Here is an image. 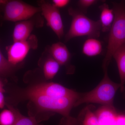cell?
I'll list each match as a JSON object with an SVG mask.
<instances>
[{
  "label": "cell",
  "instance_id": "obj_21",
  "mask_svg": "<svg viewBox=\"0 0 125 125\" xmlns=\"http://www.w3.org/2000/svg\"><path fill=\"white\" fill-rule=\"evenodd\" d=\"M116 125H125V115L118 113L116 119Z\"/></svg>",
  "mask_w": 125,
  "mask_h": 125
},
{
  "label": "cell",
  "instance_id": "obj_6",
  "mask_svg": "<svg viewBox=\"0 0 125 125\" xmlns=\"http://www.w3.org/2000/svg\"><path fill=\"white\" fill-rule=\"evenodd\" d=\"M42 14L46 20L47 25L56 34L59 39L64 34V25L59 10L53 4L45 1L40 2Z\"/></svg>",
  "mask_w": 125,
  "mask_h": 125
},
{
  "label": "cell",
  "instance_id": "obj_7",
  "mask_svg": "<svg viewBox=\"0 0 125 125\" xmlns=\"http://www.w3.org/2000/svg\"><path fill=\"white\" fill-rule=\"evenodd\" d=\"M36 38L33 36L25 41L14 42L7 48L8 61L13 65H15L24 60L29 50L37 46Z\"/></svg>",
  "mask_w": 125,
  "mask_h": 125
},
{
  "label": "cell",
  "instance_id": "obj_13",
  "mask_svg": "<svg viewBox=\"0 0 125 125\" xmlns=\"http://www.w3.org/2000/svg\"><path fill=\"white\" fill-rule=\"evenodd\" d=\"M102 43L96 38H89L83 44L82 52L88 57H94L100 55L102 52Z\"/></svg>",
  "mask_w": 125,
  "mask_h": 125
},
{
  "label": "cell",
  "instance_id": "obj_1",
  "mask_svg": "<svg viewBox=\"0 0 125 125\" xmlns=\"http://www.w3.org/2000/svg\"><path fill=\"white\" fill-rule=\"evenodd\" d=\"M81 94L57 83H42L29 89L25 94L41 111L57 113L65 117L69 116Z\"/></svg>",
  "mask_w": 125,
  "mask_h": 125
},
{
  "label": "cell",
  "instance_id": "obj_19",
  "mask_svg": "<svg viewBox=\"0 0 125 125\" xmlns=\"http://www.w3.org/2000/svg\"><path fill=\"white\" fill-rule=\"evenodd\" d=\"M96 2L95 0H80L78 1V5L81 9L86 10Z\"/></svg>",
  "mask_w": 125,
  "mask_h": 125
},
{
  "label": "cell",
  "instance_id": "obj_11",
  "mask_svg": "<svg viewBox=\"0 0 125 125\" xmlns=\"http://www.w3.org/2000/svg\"><path fill=\"white\" fill-rule=\"evenodd\" d=\"M116 62L120 79V89L123 92L125 83V43L119 47L113 55Z\"/></svg>",
  "mask_w": 125,
  "mask_h": 125
},
{
  "label": "cell",
  "instance_id": "obj_9",
  "mask_svg": "<svg viewBox=\"0 0 125 125\" xmlns=\"http://www.w3.org/2000/svg\"><path fill=\"white\" fill-rule=\"evenodd\" d=\"M34 27L32 21L27 20L16 23L13 33L14 42L27 40Z\"/></svg>",
  "mask_w": 125,
  "mask_h": 125
},
{
  "label": "cell",
  "instance_id": "obj_17",
  "mask_svg": "<svg viewBox=\"0 0 125 125\" xmlns=\"http://www.w3.org/2000/svg\"><path fill=\"white\" fill-rule=\"evenodd\" d=\"M14 66L10 64L3 55L0 49V76H6L13 71Z\"/></svg>",
  "mask_w": 125,
  "mask_h": 125
},
{
  "label": "cell",
  "instance_id": "obj_3",
  "mask_svg": "<svg viewBox=\"0 0 125 125\" xmlns=\"http://www.w3.org/2000/svg\"><path fill=\"white\" fill-rule=\"evenodd\" d=\"M107 68L103 69L104 77L99 84L92 91L81 95L74 107L84 103H95L104 106H114V97L117 90L120 88V85L113 82L109 79Z\"/></svg>",
  "mask_w": 125,
  "mask_h": 125
},
{
  "label": "cell",
  "instance_id": "obj_23",
  "mask_svg": "<svg viewBox=\"0 0 125 125\" xmlns=\"http://www.w3.org/2000/svg\"><path fill=\"white\" fill-rule=\"evenodd\" d=\"M5 92L0 91V109L3 108L5 105L4 93Z\"/></svg>",
  "mask_w": 125,
  "mask_h": 125
},
{
  "label": "cell",
  "instance_id": "obj_2",
  "mask_svg": "<svg viewBox=\"0 0 125 125\" xmlns=\"http://www.w3.org/2000/svg\"><path fill=\"white\" fill-rule=\"evenodd\" d=\"M114 19L109 31L107 50L103 62V67H108L113 55L119 47L125 43V4L113 2Z\"/></svg>",
  "mask_w": 125,
  "mask_h": 125
},
{
  "label": "cell",
  "instance_id": "obj_5",
  "mask_svg": "<svg viewBox=\"0 0 125 125\" xmlns=\"http://www.w3.org/2000/svg\"><path fill=\"white\" fill-rule=\"evenodd\" d=\"M4 19L8 21H23L28 20L41 11L39 7L32 6L18 0L4 1Z\"/></svg>",
  "mask_w": 125,
  "mask_h": 125
},
{
  "label": "cell",
  "instance_id": "obj_4",
  "mask_svg": "<svg viewBox=\"0 0 125 125\" xmlns=\"http://www.w3.org/2000/svg\"><path fill=\"white\" fill-rule=\"evenodd\" d=\"M69 12L72 19L70 29L66 35V42L81 36L96 38L99 37L101 30L99 21L92 20L81 11L71 8L69 9Z\"/></svg>",
  "mask_w": 125,
  "mask_h": 125
},
{
  "label": "cell",
  "instance_id": "obj_14",
  "mask_svg": "<svg viewBox=\"0 0 125 125\" xmlns=\"http://www.w3.org/2000/svg\"><path fill=\"white\" fill-rule=\"evenodd\" d=\"M60 65L52 57L45 61L43 66V72L47 80L52 79L55 76L60 69Z\"/></svg>",
  "mask_w": 125,
  "mask_h": 125
},
{
  "label": "cell",
  "instance_id": "obj_8",
  "mask_svg": "<svg viewBox=\"0 0 125 125\" xmlns=\"http://www.w3.org/2000/svg\"><path fill=\"white\" fill-rule=\"evenodd\" d=\"M114 106H103L96 111V114L100 125H116L118 114Z\"/></svg>",
  "mask_w": 125,
  "mask_h": 125
},
{
  "label": "cell",
  "instance_id": "obj_15",
  "mask_svg": "<svg viewBox=\"0 0 125 125\" xmlns=\"http://www.w3.org/2000/svg\"><path fill=\"white\" fill-rule=\"evenodd\" d=\"M6 105L7 107L12 109L15 113L16 120L14 125H42L39 123L35 117L24 116L11 105L8 104H6Z\"/></svg>",
  "mask_w": 125,
  "mask_h": 125
},
{
  "label": "cell",
  "instance_id": "obj_18",
  "mask_svg": "<svg viewBox=\"0 0 125 125\" xmlns=\"http://www.w3.org/2000/svg\"><path fill=\"white\" fill-rule=\"evenodd\" d=\"M83 125H100L97 116L89 108L85 111Z\"/></svg>",
  "mask_w": 125,
  "mask_h": 125
},
{
  "label": "cell",
  "instance_id": "obj_24",
  "mask_svg": "<svg viewBox=\"0 0 125 125\" xmlns=\"http://www.w3.org/2000/svg\"><path fill=\"white\" fill-rule=\"evenodd\" d=\"M4 83L1 79L0 78V91H2V92H5V90L4 89Z\"/></svg>",
  "mask_w": 125,
  "mask_h": 125
},
{
  "label": "cell",
  "instance_id": "obj_20",
  "mask_svg": "<svg viewBox=\"0 0 125 125\" xmlns=\"http://www.w3.org/2000/svg\"><path fill=\"white\" fill-rule=\"evenodd\" d=\"M70 2V1L69 0H54L52 1L53 3L52 4L58 9V8L65 7Z\"/></svg>",
  "mask_w": 125,
  "mask_h": 125
},
{
  "label": "cell",
  "instance_id": "obj_16",
  "mask_svg": "<svg viewBox=\"0 0 125 125\" xmlns=\"http://www.w3.org/2000/svg\"><path fill=\"white\" fill-rule=\"evenodd\" d=\"M5 109L0 113V125H14L16 116L13 111L10 108Z\"/></svg>",
  "mask_w": 125,
  "mask_h": 125
},
{
  "label": "cell",
  "instance_id": "obj_22",
  "mask_svg": "<svg viewBox=\"0 0 125 125\" xmlns=\"http://www.w3.org/2000/svg\"><path fill=\"white\" fill-rule=\"evenodd\" d=\"M65 122V125H76V121L75 118L71 116L66 117Z\"/></svg>",
  "mask_w": 125,
  "mask_h": 125
},
{
  "label": "cell",
  "instance_id": "obj_10",
  "mask_svg": "<svg viewBox=\"0 0 125 125\" xmlns=\"http://www.w3.org/2000/svg\"><path fill=\"white\" fill-rule=\"evenodd\" d=\"M50 51L52 57L60 65H66L69 62L71 55L67 47L62 43L58 42L52 44Z\"/></svg>",
  "mask_w": 125,
  "mask_h": 125
},
{
  "label": "cell",
  "instance_id": "obj_12",
  "mask_svg": "<svg viewBox=\"0 0 125 125\" xmlns=\"http://www.w3.org/2000/svg\"><path fill=\"white\" fill-rule=\"evenodd\" d=\"M101 10L100 20L101 31L103 32L109 31L113 22L114 14L113 9L109 8L106 3H104L99 7Z\"/></svg>",
  "mask_w": 125,
  "mask_h": 125
}]
</instances>
